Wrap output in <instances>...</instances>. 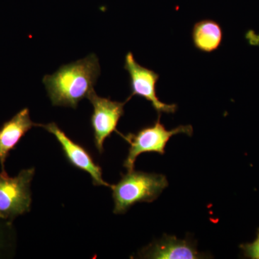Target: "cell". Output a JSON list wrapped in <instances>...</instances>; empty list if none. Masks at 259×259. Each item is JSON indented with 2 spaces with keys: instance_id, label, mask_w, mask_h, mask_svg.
I'll list each match as a JSON object with an SVG mask.
<instances>
[{
  "instance_id": "6da1fadb",
  "label": "cell",
  "mask_w": 259,
  "mask_h": 259,
  "mask_svg": "<svg viewBox=\"0 0 259 259\" xmlns=\"http://www.w3.org/2000/svg\"><path fill=\"white\" fill-rule=\"evenodd\" d=\"M100 75L99 59L95 54L61 66L56 72L42 79L54 106L76 109L80 101L93 92Z\"/></svg>"
},
{
  "instance_id": "7a4b0ae2",
  "label": "cell",
  "mask_w": 259,
  "mask_h": 259,
  "mask_svg": "<svg viewBox=\"0 0 259 259\" xmlns=\"http://www.w3.org/2000/svg\"><path fill=\"white\" fill-rule=\"evenodd\" d=\"M168 185L164 175L134 170L122 175L118 183L111 187L113 212L124 214L138 202H152Z\"/></svg>"
},
{
  "instance_id": "3957f363",
  "label": "cell",
  "mask_w": 259,
  "mask_h": 259,
  "mask_svg": "<svg viewBox=\"0 0 259 259\" xmlns=\"http://www.w3.org/2000/svg\"><path fill=\"white\" fill-rule=\"evenodd\" d=\"M161 116L153 125L140 129L136 134L127 135L119 134L130 144L128 154L123 163V166L127 168V172L134 171L136 158L141 153H157L163 155L167 143L172 136L183 134L188 136L193 134L192 125H180L176 128L168 131L160 121Z\"/></svg>"
},
{
  "instance_id": "277c9868",
  "label": "cell",
  "mask_w": 259,
  "mask_h": 259,
  "mask_svg": "<svg viewBox=\"0 0 259 259\" xmlns=\"http://www.w3.org/2000/svg\"><path fill=\"white\" fill-rule=\"evenodd\" d=\"M35 172V168H26L14 177L0 172V219L13 223L18 216L30 212V185Z\"/></svg>"
},
{
  "instance_id": "5b68a950",
  "label": "cell",
  "mask_w": 259,
  "mask_h": 259,
  "mask_svg": "<svg viewBox=\"0 0 259 259\" xmlns=\"http://www.w3.org/2000/svg\"><path fill=\"white\" fill-rule=\"evenodd\" d=\"M93 107L91 116V126L93 131L94 142L100 154L104 152L105 140L110 138L114 132L119 134L117 130V124L124 115L125 102H117L98 96L95 91L88 97Z\"/></svg>"
},
{
  "instance_id": "8992f818",
  "label": "cell",
  "mask_w": 259,
  "mask_h": 259,
  "mask_svg": "<svg viewBox=\"0 0 259 259\" xmlns=\"http://www.w3.org/2000/svg\"><path fill=\"white\" fill-rule=\"evenodd\" d=\"M124 68L130 76L131 94L128 98L134 96L143 97L151 102L158 116H161L162 113L172 114L177 111V105L164 103L157 97L156 83L159 74L140 65L131 52L126 54Z\"/></svg>"
},
{
  "instance_id": "52a82bcc",
  "label": "cell",
  "mask_w": 259,
  "mask_h": 259,
  "mask_svg": "<svg viewBox=\"0 0 259 259\" xmlns=\"http://www.w3.org/2000/svg\"><path fill=\"white\" fill-rule=\"evenodd\" d=\"M38 127H41L48 132L54 135L60 144L65 157L70 164L89 174L94 185L104 186L111 188L112 185L107 183L102 178L101 167L95 161L91 153L89 152L86 148L68 137L67 135L65 134L55 122H51L46 125L39 124Z\"/></svg>"
},
{
  "instance_id": "ba28073f",
  "label": "cell",
  "mask_w": 259,
  "mask_h": 259,
  "mask_svg": "<svg viewBox=\"0 0 259 259\" xmlns=\"http://www.w3.org/2000/svg\"><path fill=\"white\" fill-rule=\"evenodd\" d=\"M139 258L153 259H197L206 258L198 252L190 240L178 239L163 235V238L145 247L139 253Z\"/></svg>"
},
{
  "instance_id": "9c48e42d",
  "label": "cell",
  "mask_w": 259,
  "mask_h": 259,
  "mask_svg": "<svg viewBox=\"0 0 259 259\" xmlns=\"http://www.w3.org/2000/svg\"><path fill=\"white\" fill-rule=\"evenodd\" d=\"M30 119V110L25 107L6 121L0 127V165L5 171V162L10 153L14 150L25 135L32 127H38Z\"/></svg>"
},
{
  "instance_id": "30bf717a",
  "label": "cell",
  "mask_w": 259,
  "mask_h": 259,
  "mask_svg": "<svg viewBox=\"0 0 259 259\" xmlns=\"http://www.w3.org/2000/svg\"><path fill=\"white\" fill-rule=\"evenodd\" d=\"M192 36L196 49L202 52L212 53L222 44L223 30L217 22L207 19L194 24Z\"/></svg>"
},
{
  "instance_id": "8fae6325",
  "label": "cell",
  "mask_w": 259,
  "mask_h": 259,
  "mask_svg": "<svg viewBox=\"0 0 259 259\" xmlns=\"http://www.w3.org/2000/svg\"><path fill=\"white\" fill-rule=\"evenodd\" d=\"M14 243V233L11 222L0 219V256L8 254Z\"/></svg>"
},
{
  "instance_id": "7c38bea8",
  "label": "cell",
  "mask_w": 259,
  "mask_h": 259,
  "mask_svg": "<svg viewBox=\"0 0 259 259\" xmlns=\"http://www.w3.org/2000/svg\"><path fill=\"white\" fill-rule=\"evenodd\" d=\"M240 248L245 257L252 259H259V229L257 237L253 243L241 244Z\"/></svg>"
}]
</instances>
